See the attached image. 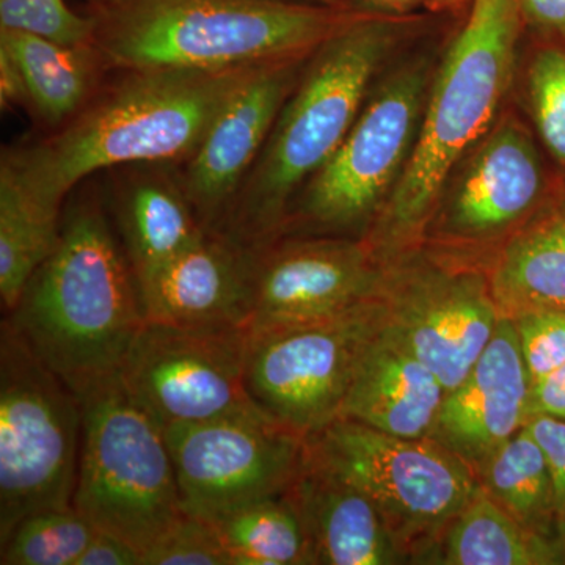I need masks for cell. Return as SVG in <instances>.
<instances>
[{
    "label": "cell",
    "instance_id": "6da1fadb",
    "mask_svg": "<svg viewBox=\"0 0 565 565\" xmlns=\"http://www.w3.org/2000/svg\"><path fill=\"white\" fill-rule=\"evenodd\" d=\"M255 68L122 71L61 129L2 161L41 206L62 214L70 193L99 170L191 158Z\"/></svg>",
    "mask_w": 565,
    "mask_h": 565
},
{
    "label": "cell",
    "instance_id": "7a4b0ae2",
    "mask_svg": "<svg viewBox=\"0 0 565 565\" xmlns=\"http://www.w3.org/2000/svg\"><path fill=\"white\" fill-rule=\"evenodd\" d=\"M3 319L74 392L120 371L147 318L98 196L63 207L54 250Z\"/></svg>",
    "mask_w": 565,
    "mask_h": 565
},
{
    "label": "cell",
    "instance_id": "3957f363",
    "mask_svg": "<svg viewBox=\"0 0 565 565\" xmlns=\"http://www.w3.org/2000/svg\"><path fill=\"white\" fill-rule=\"evenodd\" d=\"M360 14L307 0H99L107 70L221 71L308 57Z\"/></svg>",
    "mask_w": 565,
    "mask_h": 565
},
{
    "label": "cell",
    "instance_id": "277c9868",
    "mask_svg": "<svg viewBox=\"0 0 565 565\" xmlns=\"http://www.w3.org/2000/svg\"><path fill=\"white\" fill-rule=\"evenodd\" d=\"M520 21L515 0H473L427 92L411 158L364 239L379 262L426 232L448 180L494 125L514 70Z\"/></svg>",
    "mask_w": 565,
    "mask_h": 565
},
{
    "label": "cell",
    "instance_id": "5b68a950",
    "mask_svg": "<svg viewBox=\"0 0 565 565\" xmlns=\"http://www.w3.org/2000/svg\"><path fill=\"white\" fill-rule=\"evenodd\" d=\"M396 29L394 22L360 14L315 51L258 162L214 233L253 250L281 236L296 192L332 158L362 111Z\"/></svg>",
    "mask_w": 565,
    "mask_h": 565
},
{
    "label": "cell",
    "instance_id": "8992f818",
    "mask_svg": "<svg viewBox=\"0 0 565 565\" xmlns=\"http://www.w3.org/2000/svg\"><path fill=\"white\" fill-rule=\"evenodd\" d=\"M76 393L82 440L73 508L143 555L184 512L166 427L120 373Z\"/></svg>",
    "mask_w": 565,
    "mask_h": 565
},
{
    "label": "cell",
    "instance_id": "52a82bcc",
    "mask_svg": "<svg viewBox=\"0 0 565 565\" xmlns=\"http://www.w3.org/2000/svg\"><path fill=\"white\" fill-rule=\"evenodd\" d=\"M77 393L0 323V542L22 520L73 508L79 470Z\"/></svg>",
    "mask_w": 565,
    "mask_h": 565
},
{
    "label": "cell",
    "instance_id": "ba28073f",
    "mask_svg": "<svg viewBox=\"0 0 565 565\" xmlns=\"http://www.w3.org/2000/svg\"><path fill=\"white\" fill-rule=\"evenodd\" d=\"M307 451L359 487L405 553L440 542L481 492L473 468L430 437H396L338 418L307 438Z\"/></svg>",
    "mask_w": 565,
    "mask_h": 565
},
{
    "label": "cell",
    "instance_id": "9c48e42d",
    "mask_svg": "<svg viewBox=\"0 0 565 565\" xmlns=\"http://www.w3.org/2000/svg\"><path fill=\"white\" fill-rule=\"evenodd\" d=\"M429 87L424 58L393 73L332 158L303 185L282 233L299 225L315 236H341L373 221L414 150Z\"/></svg>",
    "mask_w": 565,
    "mask_h": 565
},
{
    "label": "cell",
    "instance_id": "30bf717a",
    "mask_svg": "<svg viewBox=\"0 0 565 565\" xmlns=\"http://www.w3.org/2000/svg\"><path fill=\"white\" fill-rule=\"evenodd\" d=\"M384 322L381 300L319 321L248 332L245 385L264 415L308 438L340 418L364 349Z\"/></svg>",
    "mask_w": 565,
    "mask_h": 565
},
{
    "label": "cell",
    "instance_id": "8fae6325",
    "mask_svg": "<svg viewBox=\"0 0 565 565\" xmlns=\"http://www.w3.org/2000/svg\"><path fill=\"white\" fill-rule=\"evenodd\" d=\"M247 344L244 327L147 321L118 373L163 427L266 416L245 385Z\"/></svg>",
    "mask_w": 565,
    "mask_h": 565
},
{
    "label": "cell",
    "instance_id": "7c38bea8",
    "mask_svg": "<svg viewBox=\"0 0 565 565\" xmlns=\"http://www.w3.org/2000/svg\"><path fill=\"white\" fill-rule=\"evenodd\" d=\"M182 511L215 523L244 505L288 492L307 438L267 416L166 427Z\"/></svg>",
    "mask_w": 565,
    "mask_h": 565
},
{
    "label": "cell",
    "instance_id": "4fadbf2b",
    "mask_svg": "<svg viewBox=\"0 0 565 565\" xmlns=\"http://www.w3.org/2000/svg\"><path fill=\"white\" fill-rule=\"evenodd\" d=\"M379 300L386 327L444 384H460L492 341L501 311L490 278L441 264L392 266L382 275Z\"/></svg>",
    "mask_w": 565,
    "mask_h": 565
},
{
    "label": "cell",
    "instance_id": "5bb4252c",
    "mask_svg": "<svg viewBox=\"0 0 565 565\" xmlns=\"http://www.w3.org/2000/svg\"><path fill=\"white\" fill-rule=\"evenodd\" d=\"M384 266L364 241L280 239L256 252L250 333L343 313L377 296Z\"/></svg>",
    "mask_w": 565,
    "mask_h": 565
},
{
    "label": "cell",
    "instance_id": "9a60e30c",
    "mask_svg": "<svg viewBox=\"0 0 565 565\" xmlns=\"http://www.w3.org/2000/svg\"><path fill=\"white\" fill-rule=\"evenodd\" d=\"M455 174L430 221L449 243L497 239L525 225L544 200V166L533 136L511 115L494 122Z\"/></svg>",
    "mask_w": 565,
    "mask_h": 565
},
{
    "label": "cell",
    "instance_id": "2e32d148",
    "mask_svg": "<svg viewBox=\"0 0 565 565\" xmlns=\"http://www.w3.org/2000/svg\"><path fill=\"white\" fill-rule=\"evenodd\" d=\"M307 57L264 63L223 104L181 184L204 232H218L269 140Z\"/></svg>",
    "mask_w": 565,
    "mask_h": 565
},
{
    "label": "cell",
    "instance_id": "e0dca14e",
    "mask_svg": "<svg viewBox=\"0 0 565 565\" xmlns=\"http://www.w3.org/2000/svg\"><path fill=\"white\" fill-rule=\"evenodd\" d=\"M530 388L514 322L501 318L478 362L445 394L430 438L478 471L525 427Z\"/></svg>",
    "mask_w": 565,
    "mask_h": 565
},
{
    "label": "cell",
    "instance_id": "ac0fdd59",
    "mask_svg": "<svg viewBox=\"0 0 565 565\" xmlns=\"http://www.w3.org/2000/svg\"><path fill=\"white\" fill-rule=\"evenodd\" d=\"M256 252L204 232L140 285L145 318L189 327H244L250 319Z\"/></svg>",
    "mask_w": 565,
    "mask_h": 565
},
{
    "label": "cell",
    "instance_id": "d6986e66",
    "mask_svg": "<svg viewBox=\"0 0 565 565\" xmlns=\"http://www.w3.org/2000/svg\"><path fill=\"white\" fill-rule=\"evenodd\" d=\"M288 493L302 515L315 564L390 565L408 559L370 497L315 459L307 446Z\"/></svg>",
    "mask_w": 565,
    "mask_h": 565
},
{
    "label": "cell",
    "instance_id": "ffe728a7",
    "mask_svg": "<svg viewBox=\"0 0 565 565\" xmlns=\"http://www.w3.org/2000/svg\"><path fill=\"white\" fill-rule=\"evenodd\" d=\"M445 394L437 375L384 321L364 349L340 418L396 437L426 438Z\"/></svg>",
    "mask_w": 565,
    "mask_h": 565
},
{
    "label": "cell",
    "instance_id": "44dd1931",
    "mask_svg": "<svg viewBox=\"0 0 565 565\" xmlns=\"http://www.w3.org/2000/svg\"><path fill=\"white\" fill-rule=\"evenodd\" d=\"M114 217L139 288L204 234L181 182L158 172L121 185Z\"/></svg>",
    "mask_w": 565,
    "mask_h": 565
},
{
    "label": "cell",
    "instance_id": "7402d4cb",
    "mask_svg": "<svg viewBox=\"0 0 565 565\" xmlns=\"http://www.w3.org/2000/svg\"><path fill=\"white\" fill-rule=\"evenodd\" d=\"M489 278L503 318L565 311V196L535 212L514 234Z\"/></svg>",
    "mask_w": 565,
    "mask_h": 565
},
{
    "label": "cell",
    "instance_id": "603a6c76",
    "mask_svg": "<svg viewBox=\"0 0 565 565\" xmlns=\"http://www.w3.org/2000/svg\"><path fill=\"white\" fill-rule=\"evenodd\" d=\"M0 44L20 63L33 109L41 120L57 128L96 95L99 74L106 70L92 44L68 46L2 29Z\"/></svg>",
    "mask_w": 565,
    "mask_h": 565
},
{
    "label": "cell",
    "instance_id": "cb8c5ba5",
    "mask_svg": "<svg viewBox=\"0 0 565 565\" xmlns=\"http://www.w3.org/2000/svg\"><path fill=\"white\" fill-rule=\"evenodd\" d=\"M438 550L446 565L565 564V546L527 531L484 489L449 523Z\"/></svg>",
    "mask_w": 565,
    "mask_h": 565
},
{
    "label": "cell",
    "instance_id": "d4e9b609",
    "mask_svg": "<svg viewBox=\"0 0 565 565\" xmlns=\"http://www.w3.org/2000/svg\"><path fill=\"white\" fill-rule=\"evenodd\" d=\"M482 489L531 533L565 546L544 452L523 427L476 471Z\"/></svg>",
    "mask_w": 565,
    "mask_h": 565
},
{
    "label": "cell",
    "instance_id": "484cf974",
    "mask_svg": "<svg viewBox=\"0 0 565 565\" xmlns=\"http://www.w3.org/2000/svg\"><path fill=\"white\" fill-rule=\"evenodd\" d=\"M62 214H55L22 185L13 169L0 166V299L10 313L33 274L54 250Z\"/></svg>",
    "mask_w": 565,
    "mask_h": 565
},
{
    "label": "cell",
    "instance_id": "4316f807",
    "mask_svg": "<svg viewBox=\"0 0 565 565\" xmlns=\"http://www.w3.org/2000/svg\"><path fill=\"white\" fill-rule=\"evenodd\" d=\"M214 525L232 565L315 564L302 515L288 492L244 505Z\"/></svg>",
    "mask_w": 565,
    "mask_h": 565
},
{
    "label": "cell",
    "instance_id": "83f0119b",
    "mask_svg": "<svg viewBox=\"0 0 565 565\" xmlns=\"http://www.w3.org/2000/svg\"><path fill=\"white\" fill-rule=\"evenodd\" d=\"M98 527L74 508L39 512L0 542L2 565H76Z\"/></svg>",
    "mask_w": 565,
    "mask_h": 565
},
{
    "label": "cell",
    "instance_id": "f1b7e54d",
    "mask_svg": "<svg viewBox=\"0 0 565 565\" xmlns=\"http://www.w3.org/2000/svg\"><path fill=\"white\" fill-rule=\"evenodd\" d=\"M527 96L539 136L565 167V50L557 46L535 52L527 71Z\"/></svg>",
    "mask_w": 565,
    "mask_h": 565
},
{
    "label": "cell",
    "instance_id": "f546056e",
    "mask_svg": "<svg viewBox=\"0 0 565 565\" xmlns=\"http://www.w3.org/2000/svg\"><path fill=\"white\" fill-rule=\"evenodd\" d=\"M0 29L68 46H87L93 39L92 17H81L66 0H0Z\"/></svg>",
    "mask_w": 565,
    "mask_h": 565
},
{
    "label": "cell",
    "instance_id": "4dcf8cb0",
    "mask_svg": "<svg viewBox=\"0 0 565 565\" xmlns=\"http://www.w3.org/2000/svg\"><path fill=\"white\" fill-rule=\"evenodd\" d=\"M141 565H232L214 523L182 512L141 555Z\"/></svg>",
    "mask_w": 565,
    "mask_h": 565
},
{
    "label": "cell",
    "instance_id": "1f68e13d",
    "mask_svg": "<svg viewBox=\"0 0 565 565\" xmlns=\"http://www.w3.org/2000/svg\"><path fill=\"white\" fill-rule=\"evenodd\" d=\"M512 322L531 384L565 364V311H527Z\"/></svg>",
    "mask_w": 565,
    "mask_h": 565
},
{
    "label": "cell",
    "instance_id": "d6a6232c",
    "mask_svg": "<svg viewBox=\"0 0 565 565\" xmlns=\"http://www.w3.org/2000/svg\"><path fill=\"white\" fill-rule=\"evenodd\" d=\"M525 427L544 452L548 465L555 490L557 519L565 539V419L535 415L526 419Z\"/></svg>",
    "mask_w": 565,
    "mask_h": 565
},
{
    "label": "cell",
    "instance_id": "836d02e7",
    "mask_svg": "<svg viewBox=\"0 0 565 565\" xmlns=\"http://www.w3.org/2000/svg\"><path fill=\"white\" fill-rule=\"evenodd\" d=\"M535 415L565 419V364L531 384L527 418Z\"/></svg>",
    "mask_w": 565,
    "mask_h": 565
},
{
    "label": "cell",
    "instance_id": "e575fe53",
    "mask_svg": "<svg viewBox=\"0 0 565 565\" xmlns=\"http://www.w3.org/2000/svg\"><path fill=\"white\" fill-rule=\"evenodd\" d=\"M76 565H141V555L118 535L98 530Z\"/></svg>",
    "mask_w": 565,
    "mask_h": 565
},
{
    "label": "cell",
    "instance_id": "d590c367",
    "mask_svg": "<svg viewBox=\"0 0 565 565\" xmlns=\"http://www.w3.org/2000/svg\"><path fill=\"white\" fill-rule=\"evenodd\" d=\"M522 20L548 33L565 36V0H515Z\"/></svg>",
    "mask_w": 565,
    "mask_h": 565
},
{
    "label": "cell",
    "instance_id": "8d00e7d4",
    "mask_svg": "<svg viewBox=\"0 0 565 565\" xmlns=\"http://www.w3.org/2000/svg\"><path fill=\"white\" fill-rule=\"evenodd\" d=\"M0 104L2 109L31 104L20 63L0 44Z\"/></svg>",
    "mask_w": 565,
    "mask_h": 565
},
{
    "label": "cell",
    "instance_id": "74e56055",
    "mask_svg": "<svg viewBox=\"0 0 565 565\" xmlns=\"http://www.w3.org/2000/svg\"><path fill=\"white\" fill-rule=\"evenodd\" d=\"M370 2L382 7H390V9H408V7L423 2V0H370Z\"/></svg>",
    "mask_w": 565,
    "mask_h": 565
},
{
    "label": "cell",
    "instance_id": "f35d334b",
    "mask_svg": "<svg viewBox=\"0 0 565 565\" xmlns=\"http://www.w3.org/2000/svg\"><path fill=\"white\" fill-rule=\"evenodd\" d=\"M307 2L327 3V6H343L341 0H307Z\"/></svg>",
    "mask_w": 565,
    "mask_h": 565
},
{
    "label": "cell",
    "instance_id": "ab89813d",
    "mask_svg": "<svg viewBox=\"0 0 565 565\" xmlns=\"http://www.w3.org/2000/svg\"><path fill=\"white\" fill-rule=\"evenodd\" d=\"M444 2H448V0H444Z\"/></svg>",
    "mask_w": 565,
    "mask_h": 565
}]
</instances>
